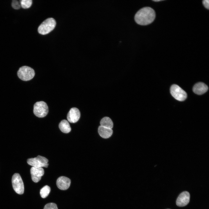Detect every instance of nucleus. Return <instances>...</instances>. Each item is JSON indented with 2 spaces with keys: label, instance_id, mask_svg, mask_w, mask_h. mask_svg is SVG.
Here are the masks:
<instances>
[{
  "label": "nucleus",
  "instance_id": "nucleus-1",
  "mask_svg": "<svg viewBox=\"0 0 209 209\" xmlns=\"http://www.w3.org/2000/svg\"><path fill=\"white\" fill-rule=\"evenodd\" d=\"M156 17L155 11L150 7H145L139 10L136 14L134 20L137 24L146 25L152 23Z\"/></svg>",
  "mask_w": 209,
  "mask_h": 209
},
{
  "label": "nucleus",
  "instance_id": "nucleus-2",
  "mask_svg": "<svg viewBox=\"0 0 209 209\" xmlns=\"http://www.w3.org/2000/svg\"><path fill=\"white\" fill-rule=\"evenodd\" d=\"M56 22L55 20L52 18L47 19L39 25L38 28V33L42 35L49 33L55 28Z\"/></svg>",
  "mask_w": 209,
  "mask_h": 209
},
{
  "label": "nucleus",
  "instance_id": "nucleus-3",
  "mask_svg": "<svg viewBox=\"0 0 209 209\" xmlns=\"http://www.w3.org/2000/svg\"><path fill=\"white\" fill-rule=\"evenodd\" d=\"M19 78L22 80L27 81L32 79L35 75L34 70L31 68L24 66L20 68L17 73Z\"/></svg>",
  "mask_w": 209,
  "mask_h": 209
},
{
  "label": "nucleus",
  "instance_id": "nucleus-4",
  "mask_svg": "<svg viewBox=\"0 0 209 209\" xmlns=\"http://www.w3.org/2000/svg\"><path fill=\"white\" fill-rule=\"evenodd\" d=\"M33 113L34 114L39 118L45 116L48 111V106L45 102L40 101L36 102L33 106Z\"/></svg>",
  "mask_w": 209,
  "mask_h": 209
},
{
  "label": "nucleus",
  "instance_id": "nucleus-5",
  "mask_svg": "<svg viewBox=\"0 0 209 209\" xmlns=\"http://www.w3.org/2000/svg\"><path fill=\"white\" fill-rule=\"evenodd\" d=\"M12 182L13 188L17 194H21L24 191V185L22 179L20 174L15 173L12 176Z\"/></svg>",
  "mask_w": 209,
  "mask_h": 209
},
{
  "label": "nucleus",
  "instance_id": "nucleus-6",
  "mask_svg": "<svg viewBox=\"0 0 209 209\" xmlns=\"http://www.w3.org/2000/svg\"><path fill=\"white\" fill-rule=\"evenodd\" d=\"M170 92L174 98L179 101L184 100L187 97L186 92L176 84H173L171 87Z\"/></svg>",
  "mask_w": 209,
  "mask_h": 209
},
{
  "label": "nucleus",
  "instance_id": "nucleus-7",
  "mask_svg": "<svg viewBox=\"0 0 209 209\" xmlns=\"http://www.w3.org/2000/svg\"><path fill=\"white\" fill-rule=\"evenodd\" d=\"M48 160L46 158L40 155L36 157L28 158L27 163L33 167H47L48 165Z\"/></svg>",
  "mask_w": 209,
  "mask_h": 209
},
{
  "label": "nucleus",
  "instance_id": "nucleus-8",
  "mask_svg": "<svg viewBox=\"0 0 209 209\" xmlns=\"http://www.w3.org/2000/svg\"><path fill=\"white\" fill-rule=\"evenodd\" d=\"M30 172L32 180L35 183L39 182L44 174V170L41 167L32 166Z\"/></svg>",
  "mask_w": 209,
  "mask_h": 209
},
{
  "label": "nucleus",
  "instance_id": "nucleus-9",
  "mask_svg": "<svg viewBox=\"0 0 209 209\" xmlns=\"http://www.w3.org/2000/svg\"><path fill=\"white\" fill-rule=\"evenodd\" d=\"M190 198L189 193L186 191H183L177 197L176 201V204L179 207L185 206L189 203Z\"/></svg>",
  "mask_w": 209,
  "mask_h": 209
},
{
  "label": "nucleus",
  "instance_id": "nucleus-10",
  "mask_svg": "<svg viewBox=\"0 0 209 209\" xmlns=\"http://www.w3.org/2000/svg\"><path fill=\"white\" fill-rule=\"evenodd\" d=\"M80 113L79 110L75 107L71 108L67 115V119L68 121L71 123L77 122L79 120Z\"/></svg>",
  "mask_w": 209,
  "mask_h": 209
},
{
  "label": "nucleus",
  "instance_id": "nucleus-11",
  "mask_svg": "<svg viewBox=\"0 0 209 209\" xmlns=\"http://www.w3.org/2000/svg\"><path fill=\"white\" fill-rule=\"evenodd\" d=\"M71 183V180L69 178L64 176L59 177L56 181L57 187L62 190L67 189L69 187Z\"/></svg>",
  "mask_w": 209,
  "mask_h": 209
},
{
  "label": "nucleus",
  "instance_id": "nucleus-12",
  "mask_svg": "<svg viewBox=\"0 0 209 209\" xmlns=\"http://www.w3.org/2000/svg\"><path fill=\"white\" fill-rule=\"evenodd\" d=\"M208 89L207 86L203 83L199 82L195 84L193 88V91L196 94L200 95L206 93Z\"/></svg>",
  "mask_w": 209,
  "mask_h": 209
},
{
  "label": "nucleus",
  "instance_id": "nucleus-13",
  "mask_svg": "<svg viewBox=\"0 0 209 209\" xmlns=\"http://www.w3.org/2000/svg\"><path fill=\"white\" fill-rule=\"evenodd\" d=\"M98 132L101 137L107 138L111 136L113 131L111 129L100 126L98 128Z\"/></svg>",
  "mask_w": 209,
  "mask_h": 209
},
{
  "label": "nucleus",
  "instance_id": "nucleus-14",
  "mask_svg": "<svg viewBox=\"0 0 209 209\" xmlns=\"http://www.w3.org/2000/svg\"><path fill=\"white\" fill-rule=\"evenodd\" d=\"M60 130L63 133H68L69 132L71 128L68 122L66 120H62L59 125Z\"/></svg>",
  "mask_w": 209,
  "mask_h": 209
},
{
  "label": "nucleus",
  "instance_id": "nucleus-15",
  "mask_svg": "<svg viewBox=\"0 0 209 209\" xmlns=\"http://www.w3.org/2000/svg\"><path fill=\"white\" fill-rule=\"evenodd\" d=\"M101 126L112 129L113 127V122L111 119L108 117H105L102 118L100 122Z\"/></svg>",
  "mask_w": 209,
  "mask_h": 209
},
{
  "label": "nucleus",
  "instance_id": "nucleus-16",
  "mask_svg": "<svg viewBox=\"0 0 209 209\" xmlns=\"http://www.w3.org/2000/svg\"><path fill=\"white\" fill-rule=\"evenodd\" d=\"M51 191L50 188L48 185H46L42 188L40 190V194L41 197L44 198L48 195Z\"/></svg>",
  "mask_w": 209,
  "mask_h": 209
},
{
  "label": "nucleus",
  "instance_id": "nucleus-17",
  "mask_svg": "<svg viewBox=\"0 0 209 209\" xmlns=\"http://www.w3.org/2000/svg\"><path fill=\"white\" fill-rule=\"evenodd\" d=\"M20 3L21 7L24 9L29 8L32 3V0H22L20 1Z\"/></svg>",
  "mask_w": 209,
  "mask_h": 209
},
{
  "label": "nucleus",
  "instance_id": "nucleus-18",
  "mask_svg": "<svg viewBox=\"0 0 209 209\" xmlns=\"http://www.w3.org/2000/svg\"><path fill=\"white\" fill-rule=\"evenodd\" d=\"M44 209H58V208L56 204L51 203L46 204Z\"/></svg>",
  "mask_w": 209,
  "mask_h": 209
},
{
  "label": "nucleus",
  "instance_id": "nucleus-19",
  "mask_svg": "<svg viewBox=\"0 0 209 209\" xmlns=\"http://www.w3.org/2000/svg\"><path fill=\"white\" fill-rule=\"evenodd\" d=\"M11 6L14 9L16 10L19 9L21 7L20 3L16 0H13L12 1Z\"/></svg>",
  "mask_w": 209,
  "mask_h": 209
},
{
  "label": "nucleus",
  "instance_id": "nucleus-20",
  "mask_svg": "<svg viewBox=\"0 0 209 209\" xmlns=\"http://www.w3.org/2000/svg\"><path fill=\"white\" fill-rule=\"evenodd\" d=\"M203 4L205 8L209 9V1L208 0H204L202 1Z\"/></svg>",
  "mask_w": 209,
  "mask_h": 209
},
{
  "label": "nucleus",
  "instance_id": "nucleus-21",
  "mask_svg": "<svg viewBox=\"0 0 209 209\" xmlns=\"http://www.w3.org/2000/svg\"><path fill=\"white\" fill-rule=\"evenodd\" d=\"M153 1H156V2H158V1H162V0H153Z\"/></svg>",
  "mask_w": 209,
  "mask_h": 209
},
{
  "label": "nucleus",
  "instance_id": "nucleus-22",
  "mask_svg": "<svg viewBox=\"0 0 209 209\" xmlns=\"http://www.w3.org/2000/svg\"></svg>",
  "mask_w": 209,
  "mask_h": 209
}]
</instances>
